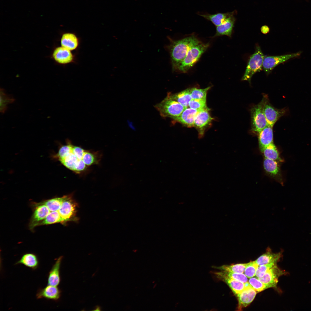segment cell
<instances>
[{"label":"cell","mask_w":311,"mask_h":311,"mask_svg":"<svg viewBox=\"0 0 311 311\" xmlns=\"http://www.w3.org/2000/svg\"><path fill=\"white\" fill-rule=\"evenodd\" d=\"M281 255V252L273 253L271 249L268 248L266 252L259 257L255 261L259 266L271 263H276L280 258Z\"/></svg>","instance_id":"21"},{"label":"cell","mask_w":311,"mask_h":311,"mask_svg":"<svg viewBox=\"0 0 311 311\" xmlns=\"http://www.w3.org/2000/svg\"><path fill=\"white\" fill-rule=\"evenodd\" d=\"M276 264V263H271L259 266L256 270L255 275L257 278L263 277L266 272Z\"/></svg>","instance_id":"34"},{"label":"cell","mask_w":311,"mask_h":311,"mask_svg":"<svg viewBox=\"0 0 311 311\" xmlns=\"http://www.w3.org/2000/svg\"><path fill=\"white\" fill-rule=\"evenodd\" d=\"M57 156L65 166L77 173L85 170L97 162L94 154L69 143L60 147Z\"/></svg>","instance_id":"1"},{"label":"cell","mask_w":311,"mask_h":311,"mask_svg":"<svg viewBox=\"0 0 311 311\" xmlns=\"http://www.w3.org/2000/svg\"><path fill=\"white\" fill-rule=\"evenodd\" d=\"M214 274L220 280L223 279H230L245 283L248 282L247 277L243 273L230 272L224 271L215 272Z\"/></svg>","instance_id":"25"},{"label":"cell","mask_w":311,"mask_h":311,"mask_svg":"<svg viewBox=\"0 0 311 311\" xmlns=\"http://www.w3.org/2000/svg\"><path fill=\"white\" fill-rule=\"evenodd\" d=\"M209 46V43H201L192 47L188 51L175 71L183 73L187 72L198 61Z\"/></svg>","instance_id":"3"},{"label":"cell","mask_w":311,"mask_h":311,"mask_svg":"<svg viewBox=\"0 0 311 311\" xmlns=\"http://www.w3.org/2000/svg\"><path fill=\"white\" fill-rule=\"evenodd\" d=\"M62 256L58 257L50 271L48 276V285L57 286L60 282V269Z\"/></svg>","instance_id":"18"},{"label":"cell","mask_w":311,"mask_h":311,"mask_svg":"<svg viewBox=\"0 0 311 311\" xmlns=\"http://www.w3.org/2000/svg\"><path fill=\"white\" fill-rule=\"evenodd\" d=\"M299 52L293 54L278 56H268L264 57L262 68L264 71L269 74L276 66L287 60L299 56Z\"/></svg>","instance_id":"8"},{"label":"cell","mask_w":311,"mask_h":311,"mask_svg":"<svg viewBox=\"0 0 311 311\" xmlns=\"http://www.w3.org/2000/svg\"><path fill=\"white\" fill-rule=\"evenodd\" d=\"M234 14V12L225 13H218L213 14L207 13H198V15L211 21L216 26L222 24L227 18Z\"/></svg>","instance_id":"20"},{"label":"cell","mask_w":311,"mask_h":311,"mask_svg":"<svg viewBox=\"0 0 311 311\" xmlns=\"http://www.w3.org/2000/svg\"><path fill=\"white\" fill-rule=\"evenodd\" d=\"M256 293L257 292L249 283L243 291L236 295L238 301V310H241L249 306L254 300Z\"/></svg>","instance_id":"11"},{"label":"cell","mask_w":311,"mask_h":311,"mask_svg":"<svg viewBox=\"0 0 311 311\" xmlns=\"http://www.w3.org/2000/svg\"><path fill=\"white\" fill-rule=\"evenodd\" d=\"M201 43L194 36L171 41L170 44L167 46V48L170 54L173 71H175L189 50L192 47Z\"/></svg>","instance_id":"2"},{"label":"cell","mask_w":311,"mask_h":311,"mask_svg":"<svg viewBox=\"0 0 311 311\" xmlns=\"http://www.w3.org/2000/svg\"><path fill=\"white\" fill-rule=\"evenodd\" d=\"M264 57L260 47L257 46L255 52L249 58L245 73L242 78V81H248L250 83L253 75L261 70Z\"/></svg>","instance_id":"6"},{"label":"cell","mask_w":311,"mask_h":311,"mask_svg":"<svg viewBox=\"0 0 311 311\" xmlns=\"http://www.w3.org/2000/svg\"><path fill=\"white\" fill-rule=\"evenodd\" d=\"M160 115L163 117L173 119L179 116L185 107L167 96L160 102L154 106Z\"/></svg>","instance_id":"4"},{"label":"cell","mask_w":311,"mask_h":311,"mask_svg":"<svg viewBox=\"0 0 311 311\" xmlns=\"http://www.w3.org/2000/svg\"><path fill=\"white\" fill-rule=\"evenodd\" d=\"M260 149L266 158L276 161L281 160L274 143Z\"/></svg>","instance_id":"26"},{"label":"cell","mask_w":311,"mask_h":311,"mask_svg":"<svg viewBox=\"0 0 311 311\" xmlns=\"http://www.w3.org/2000/svg\"><path fill=\"white\" fill-rule=\"evenodd\" d=\"M14 99L11 96L7 94L3 90H0V112L3 113L6 110L7 105L13 103Z\"/></svg>","instance_id":"29"},{"label":"cell","mask_w":311,"mask_h":311,"mask_svg":"<svg viewBox=\"0 0 311 311\" xmlns=\"http://www.w3.org/2000/svg\"><path fill=\"white\" fill-rule=\"evenodd\" d=\"M249 283L253 288L258 292H261L268 288H271L269 285L264 283L256 277L250 278Z\"/></svg>","instance_id":"31"},{"label":"cell","mask_w":311,"mask_h":311,"mask_svg":"<svg viewBox=\"0 0 311 311\" xmlns=\"http://www.w3.org/2000/svg\"><path fill=\"white\" fill-rule=\"evenodd\" d=\"M60 295V291L57 286L48 285L38 291L36 297L37 299L45 298L56 301L59 298Z\"/></svg>","instance_id":"15"},{"label":"cell","mask_w":311,"mask_h":311,"mask_svg":"<svg viewBox=\"0 0 311 311\" xmlns=\"http://www.w3.org/2000/svg\"><path fill=\"white\" fill-rule=\"evenodd\" d=\"M201 109H194L189 107L185 108L179 116L173 120L187 127H194L195 117Z\"/></svg>","instance_id":"14"},{"label":"cell","mask_w":311,"mask_h":311,"mask_svg":"<svg viewBox=\"0 0 311 311\" xmlns=\"http://www.w3.org/2000/svg\"><path fill=\"white\" fill-rule=\"evenodd\" d=\"M259 265L255 261H251L247 263L244 273V274L249 278L255 275L256 272Z\"/></svg>","instance_id":"32"},{"label":"cell","mask_w":311,"mask_h":311,"mask_svg":"<svg viewBox=\"0 0 311 311\" xmlns=\"http://www.w3.org/2000/svg\"><path fill=\"white\" fill-rule=\"evenodd\" d=\"M247 263H239L231 265H223L220 266H214L215 268L220 271H224L233 273H243Z\"/></svg>","instance_id":"28"},{"label":"cell","mask_w":311,"mask_h":311,"mask_svg":"<svg viewBox=\"0 0 311 311\" xmlns=\"http://www.w3.org/2000/svg\"><path fill=\"white\" fill-rule=\"evenodd\" d=\"M75 209L76 205L71 196H65L59 210L63 222L69 221L71 219L75 214Z\"/></svg>","instance_id":"10"},{"label":"cell","mask_w":311,"mask_h":311,"mask_svg":"<svg viewBox=\"0 0 311 311\" xmlns=\"http://www.w3.org/2000/svg\"><path fill=\"white\" fill-rule=\"evenodd\" d=\"M261 31L262 33L264 34H266L269 32L270 29L266 25H264L262 26L261 28Z\"/></svg>","instance_id":"35"},{"label":"cell","mask_w":311,"mask_h":311,"mask_svg":"<svg viewBox=\"0 0 311 311\" xmlns=\"http://www.w3.org/2000/svg\"><path fill=\"white\" fill-rule=\"evenodd\" d=\"M53 56L57 62L62 65L73 62L75 58L71 51L62 46L58 47L54 50Z\"/></svg>","instance_id":"12"},{"label":"cell","mask_w":311,"mask_h":311,"mask_svg":"<svg viewBox=\"0 0 311 311\" xmlns=\"http://www.w3.org/2000/svg\"><path fill=\"white\" fill-rule=\"evenodd\" d=\"M264 99L263 96L261 101L251 109V130L258 135L268 125L263 111Z\"/></svg>","instance_id":"5"},{"label":"cell","mask_w":311,"mask_h":311,"mask_svg":"<svg viewBox=\"0 0 311 311\" xmlns=\"http://www.w3.org/2000/svg\"><path fill=\"white\" fill-rule=\"evenodd\" d=\"M60 43L62 46L72 51L78 48L79 44V40L74 33H66L62 34Z\"/></svg>","instance_id":"17"},{"label":"cell","mask_w":311,"mask_h":311,"mask_svg":"<svg viewBox=\"0 0 311 311\" xmlns=\"http://www.w3.org/2000/svg\"><path fill=\"white\" fill-rule=\"evenodd\" d=\"M189 107L196 109L207 108L206 99H191L189 103Z\"/></svg>","instance_id":"33"},{"label":"cell","mask_w":311,"mask_h":311,"mask_svg":"<svg viewBox=\"0 0 311 311\" xmlns=\"http://www.w3.org/2000/svg\"><path fill=\"white\" fill-rule=\"evenodd\" d=\"M273 127L268 125L258 134L260 149L274 143Z\"/></svg>","instance_id":"19"},{"label":"cell","mask_w":311,"mask_h":311,"mask_svg":"<svg viewBox=\"0 0 311 311\" xmlns=\"http://www.w3.org/2000/svg\"><path fill=\"white\" fill-rule=\"evenodd\" d=\"M22 264L33 270H35L38 267L39 261L37 256L32 253H26L24 254L15 265Z\"/></svg>","instance_id":"23"},{"label":"cell","mask_w":311,"mask_h":311,"mask_svg":"<svg viewBox=\"0 0 311 311\" xmlns=\"http://www.w3.org/2000/svg\"><path fill=\"white\" fill-rule=\"evenodd\" d=\"M209 86L204 89H198L195 88H190V91L192 99H206L208 91L210 88Z\"/></svg>","instance_id":"30"},{"label":"cell","mask_w":311,"mask_h":311,"mask_svg":"<svg viewBox=\"0 0 311 311\" xmlns=\"http://www.w3.org/2000/svg\"><path fill=\"white\" fill-rule=\"evenodd\" d=\"M264 99L263 111L268 125L273 127L281 117L288 114V108L278 109L275 108L270 103L268 95H263Z\"/></svg>","instance_id":"7"},{"label":"cell","mask_w":311,"mask_h":311,"mask_svg":"<svg viewBox=\"0 0 311 311\" xmlns=\"http://www.w3.org/2000/svg\"><path fill=\"white\" fill-rule=\"evenodd\" d=\"M209 110L208 108L201 109L195 117L194 127L197 129L200 138L203 136L205 129L213 119L209 114Z\"/></svg>","instance_id":"9"},{"label":"cell","mask_w":311,"mask_h":311,"mask_svg":"<svg viewBox=\"0 0 311 311\" xmlns=\"http://www.w3.org/2000/svg\"><path fill=\"white\" fill-rule=\"evenodd\" d=\"M263 167L265 172L274 179H277L280 174V169L277 161L264 158Z\"/></svg>","instance_id":"22"},{"label":"cell","mask_w":311,"mask_h":311,"mask_svg":"<svg viewBox=\"0 0 311 311\" xmlns=\"http://www.w3.org/2000/svg\"><path fill=\"white\" fill-rule=\"evenodd\" d=\"M221 280L225 282L236 295L243 291L249 284L248 282L244 283L230 279H223Z\"/></svg>","instance_id":"27"},{"label":"cell","mask_w":311,"mask_h":311,"mask_svg":"<svg viewBox=\"0 0 311 311\" xmlns=\"http://www.w3.org/2000/svg\"><path fill=\"white\" fill-rule=\"evenodd\" d=\"M167 96L180 103L185 108L189 107V102L192 99L190 88L175 94L168 93Z\"/></svg>","instance_id":"24"},{"label":"cell","mask_w":311,"mask_h":311,"mask_svg":"<svg viewBox=\"0 0 311 311\" xmlns=\"http://www.w3.org/2000/svg\"><path fill=\"white\" fill-rule=\"evenodd\" d=\"M234 14L227 18L222 24L216 26V33L214 37L224 35L231 37L235 22Z\"/></svg>","instance_id":"16"},{"label":"cell","mask_w":311,"mask_h":311,"mask_svg":"<svg viewBox=\"0 0 311 311\" xmlns=\"http://www.w3.org/2000/svg\"><path fill=\"white\" fill-rule=\"evenodd\" d=\"M285 272L279 269L276 265L268 270L263 276L258 279L264 284L268 285L271 287L276 286L279 276L284 274Z\"/></svg>","instance_id":"13"}]
</instances>
